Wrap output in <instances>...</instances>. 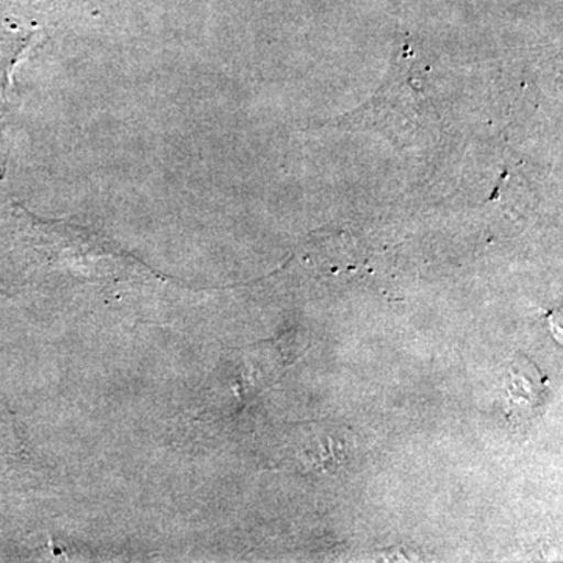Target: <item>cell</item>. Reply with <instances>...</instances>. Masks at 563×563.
I'll use <instances>...</instances> for the list:
<instances>
[{"mask_svg":"<svg viewBox=\"0 0 563 563\" xmlns=\"http://www.w3.org/2000/svg\"><path fill=\"white\" fill-rule=\"evenodd\" d=\"M548 396L550 390H548L547 377L540 374L539 379H536L525 369L512 366L509 384L504 393V413L512 424L529 422L543 413Z\"/></svg>","mask_w":563,"mask_h":563,"instance_id":"obj_1","label":"cell"}]
</instances>
